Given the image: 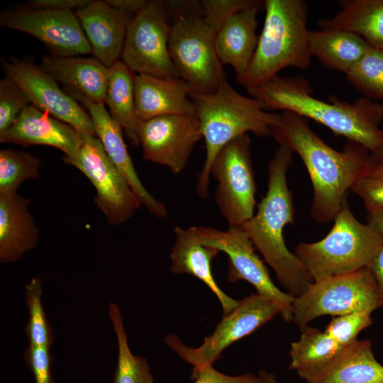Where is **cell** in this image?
<instances>
[{
  "label": "cell",
  "mask_w": 383,
  "mask_h": 383,
  "mask_svg": "<svg viewBox=\"0 0 383 383\" xmlns=\"http://www.w3.org/2000/svg\"><path fill=\"white\" fill-rule=\"evenodd\" d=\"M350 191L362 199L368 214L383 211V148L370 152Z\"/></svg>",
  "instance_id": "obj_33"
},
{
  "label": "cell",
  "mask_w": 383,
  "mask_h": 383,
  "mask_svg": "<svg viewBox=\"0 0 383 383\" xmlns=\"http://www.w3.org/2000/svg\"><path fill=\"white\" fill-rule=\"evenodd\" d=\"M333 221L323 238L299 243L294 252L313 282L367 267L383 243V235L355 217L347 199Z\"/></svg>",
  "instance_id": "obj_6"
},
{
  "label": "cell",
  "mask_w": 383,
  "mask_h": 383,
  "mask_svg": "<svg viewBox=\"0 0 383 383\" xmlns=\"http://www.w3.org/2000/svg\"><path fill=\"white\" fill-rule=\"evenodd\" d=\"M40 67L57 82L79 91L89 101L105 104L109 68L96 57L44 55Z\"/></svg>",
  "instance_id": "obj_22"
},
{
  "label": "cell",
  "mask_w": 383,
  "mask_h": 383,
  "mask_svg": "<svg viewBox=\"0 0 383 383\" xmlns=\"http://www.w3.org/2000/svg\"><path fill=\"white\" fill-rule=\"evenodd\" d=\"M49 348L29 345L25 350V361L33 374L35 383H55L51 372L52 359Z\"/></svg>",
  "instance_id": "obj_38"
},
{
  "label": "cell",
  "mask_w": 383,
  "mask_h": 383,
  "mask_svg": "<svg viewBox=\"0 0 383 383\" xmlns=\"http://www.w3.org/2000/svg\"><path fill=\"white\" fill-rule=\"evenodd\" d=\"M0 25L35 37L53 55L70 57L91 52L80 22L72 11L13 9L1 13Z\"/></svg>",
  "instance_id": "obj_15"
},
{
  "label": "cell",
  "mask_w": 383,
  "mask_h": 383,
  "mask_svg": "<svg viewBox=\"0 0 383 383\" xmlns=\"http://www.w3.org/2000/svg\"><path fill=\"white\" fill-rule=\"evenodd\" d=\"M372 323L370 313L353 312L334 316L324 331L339 345L345 347L357 340L358 334Z\"/></svg>",
  "instance_id": "obj_35"
},
{
  "label": "cell",
  "mask_w": 383,
  "mask_h": 383,
  "mask_svg": "<svg viewBox=\"0 0 383 383\" xmlns=\"http://www.w3.org/2000/svg\"><path fill=\"white\" fill-rule=\"evenodd\" d=\"M203 18L216 33L234 14L245 9L265 6L258 0H202Z\"/></svg>",
  "instance_id": "obj_37"
},
{
  "label": "cell",
  "mask_w": 383,
  "mask_h": 383,
  "mask_svg": "<svg viewBox=\"0 0 383 383\" xmlns=\"http://www.w3.org/2000/svg\"><path fill=\"white\" fill-rule=\"evenodd\" d=\"M26 302L28 309L29 319L25 328L29 345L50 348L54 335L47 320L41 301L42 282L39 277L33 278L25 289Z\"/></svg>",
  "instance_id": "obj_34"
},
{
  "label": "cell",
  "mask_w": 383,
  "mask_h": 383,
  "mask_svg": "<svg viewBox=\"0 0 383 383\" xmlns=\"http://www.w3.org/2000/svg\"><path fill=\"white\" fill-rule=\"evenodd\" d=\"M278 313L279 311L274 303L252 294L239 300L237 307L223 316L199 347H188L174 334L167 335L164 340L181 359L192 365L193 370H199L213 365L226 348L251 334Z\"/></svg>",
  "instance_id": "obj_12"
},
{
  "label": "cell",
  "mask_w": 383,
  "mask_h": 383,
  "mask_svg": "<svg viewBox=\"0 0 383 383\" xmlns=\"http://www.w3.org/2000/svg\"><path fill=\"white\" fill-rule=\"evenodd\" d=\"M134 72L118 60L109 67V80L105 99L111 117L121 126L133 146L140 145V120L135 113Z\"/></svg>",
  "instance_id": "obj_29"
},
{
  "label": "cell",
  "mask_w": 383,
  "mask_h": 383,
  "mask_svg": "<svg viewBox=\"0 0 383 383\" xmlns=\"http://www.w3.org/2000/svg\"><path fill=\"white\" fill-rule=\"evenodd\" d=\"M135 113L140 121L164 115L196 116L189 84L179 77L135 75Z\"/></svg>",
  "instance_id": "obj_20"
},
{
  "label": "cell",
  "mask_w": 383,
  "mask_h": 383,
  "mask_svg": "<svg viewBox=\"0 0 383 383\" xmlns=\"http://www.w3.org/2000/svg\"><path fill=\"white\" fill-rule=\"evenodd\" d=\"M175 240L170 254L174 274H188L205 284L218 298L223 316L230 313L239 304L224 293L217 284L211 269V260L219 252L217 249L203 245L194 226L174 228Z\"/></svg>",
  "instance_id": "obj_21"
},
{
  "label": "cell",
  "mask_w": 383,
  "mask_h": 383,
  "mask_svg": "<svg viewBox=\"0 0 383 383\" xmlns=\"http://www.w3.org/2000/svg\"><path fill=\"white\" fill-rule=\"evenodd\" d=\"M265 6L241 10L231 17L216 33L215 47L223 65H231L236 77L243 74L255 55L259 36L257 14Z\"/></svg>",
  "instance_id": "obj_24"
},
{
  "label": "cell",
  "mask_w": 383,
  "mask_h": 383,
  "mask_svg": "<svg viewBox=\"0 0 383 383\" xmlns=\"http://www.w3.org/2000/svg\"><path fill=\"white\" fill-rule=\"evenodd\" d=\"M92 0H32L28 7L35 9L72 11L89 4Z\"/></svg>",
  "instance_id": "obj_41"
},
{
  "label": "cell",
  "mask_w": 383,
  "mask_h": 383,
  "mask_svg": "<svg viewBox=\"0 0 383 383\" xmlns=\"http://www.w3.org/2000/svg\"><path fill=\"white\" fill-rule=\"evenodd\" d=\"M265 9V22L252 62L243 74L236 77L246 90L263 85L284 68L305 70L311 62L307 2L266 0Z\"/></svg>",
  "instance_id": "obj_5"
},
{
  "label": "cell",
  "mask_w": 383,
  "mask_h": 383,
  "mask_svg": "<svg viewBox=\"0 0 383 383\" xmlns=\"http://www.w3.org/2000/svg\"><path fill=\"white\" fill-rule=\"evenodd\" d=\"M217 181L216 203L229 227H242L254 216L256 184L248 134L221 149L211 167Z\"/></svg>",
  "instance_id": "obj_9"
},
{
  "label": "cell",
  "mask_w": 383,
  "mask_h": 383,
  "mask_svg": "<svg viewBox=\"0 0 383 383\" xmlns=\"http://www.w3.org/2000/svg\"><path fill=\"white\" fill-rule=\"evenodd\" d=\"M77 16L95 57L111 67L121 57L128 25L134 14L105 1H91L77 9Z\"/></svg>",
  "instance_id": "obj_18"
},
{
  "label": "cell",
  "mask_w": 383,
  "mask_h": 383,
  "mask_svg": "<svg viewBox=\"0 0 383 383\" xmlns=\"http://www.w3.org/2000/svg\"><path fill=\"white\" fill-rule=\"evenodd\" d=\"M194 228L203 245L213 247L228 256L229 281L248 282L254 287L257 294L277 306L284 322H292L294 297L274 284L267 267L255 252V247L242 227H228L226 231L211 226Z\"/></svg>",
  "instance_id": "obj_10"
},
{
  "label": "cell",
  "mask_w": 383,
  "mask_h": 383,
  "mask_svg": "<svg viewBox=\"0 0 383 383\" xmlns=\"http://www.w3.org/2000/svg\"><path fill=\"white\" fill-rule=\"evenodd\" d=\"M190 98L206 144V158L196 182L199 197L206 199L211 167L221 149L248 132L259 137L271 135L279 114L270 112L258 100L235 90L226 78L214 92H191Z\"/></svg>",
  "instance_id": "obj_4"
},
{
  "label": "cell",
  "mask_w": 383,
  "mask_h": 383,
  "mask_svg": "<svg viewBox=\"0 0 383 383\" xmlns=\"http://www.w3.org/2000/svg\"><path fill=\"white\" fill-rule=\"evenodd\" d=\"M380 307H383L382 293L366 267L314 281L301 295L294 297L292 322L301 330L321 316L372 313Z\"/></svg>",
  "instance_id": "obj_7"
},
{
  "label": "cell",
  "mask_w": 383,
  "mask_h": 383,
  "mask_svg": "<svg viewBox=\"0 0 383 383\" xmlns=\"http://www.w3.org/2000/svg\"><path fill=\"white\" fill-rule=\"evenodd\" d=\"M165 1H148L134 15L126 32L122 61L133 72L160 77H178L168 43L171 25Z\"/></svg>",
  "instance_id": "obj_11"
},
{
  "label": "cell",
  "mask_w": 383,
  "mask_h": 383,
  "mask_svg": "<svg viewBox=\"0 0 383 383\" xmlns=\"http://www.w3.org/2000/svg\"><path fill=\"white\" fill-rule=\"evenodd\" d=\"M257 377V383H279L275 375L266 370L259 371Z\"/></svg>",
  "instance_id": "obj_45"
},
{
  "label": "cell",
  "mask_w": 383,
  "mask_h": 383,
  "mask_svg": "<svg viewBox=\"0 0 383 383\" xmlns=\"http://www.w3.org/2000/svg\"><path fill=\"white\" fill-rule=\"evenodd\" d=\"M268 110L297 113L321 123L335 135L365 147L370 152L383 148V104L362 96L353 103L328 96L316 98L310 82L303 75L279 74L258 87L247 90Z\"/></svg>",
  "instance_id": "obj_2"
},
{
  "label": "cell",
  "mask_w": 383,
  "mask_h": 383,
  "mask_svg": "<svg viewBox=\"0 0 383 383\" xmlns=\"http://www.w3.org/2000/svg\"><path fill=\"white\" fill-rule=\"evenodd\" d=\"M345 78L365 97L383 101V48L370 47Z\"/></svg>",
  "instance_id": "obj_32"
},
{
  "label": "cell",
  "mask_w": 383,
  "mask_h": 383,
  "mask_svg": "<svg viewBox=\"0 0 383 383\" xmlns=\"http://www.w3.org/2000/svg\"><path fill=\"white\" fill-rule=\"evenodd\" d=\"M300 331L299 338L291 343L289 367L306 382L323 371L344 347L317 328L308 325Z\"/></svg>",
  "instance_id": "obj_28"
},
{
  "label": "cell",
  "mask_w": 383,
  "mask_h": 383,
  "mask_svg": "<svg viewBox=\"0 0 383 383\" xmlns=\"http://www.w3.org/2000/svg\"><path fill=\"white\" fill-rule=\"evenodd\" d=\"M169 18L173 21L183 16H196L203 18L204 13L201 1H165Z\"/></svg>",
  "instance_id": "obj_40"
},
{
  "label": "cell",
  "mask_w": 383,
  "mask_h": 383,
  "mask_svg": "<svg viewBox=\"0 0 383 383\" xmlns=\"http://www.w3.org/2000/svg\"><path fill=\"white\" fill-rule=\"evenodd\" d=\"M367 267L372 272L383 298V243L372 256Z\"/></svg>",
  "instance_id": "obj_42"
},
{
  "label": "cell",
  "mask_w": 383,
  "mask_h": 383,
  "mask_svg": "<svg viewBox=\"0 0 383 383\" xmlns=\"http://www.w3.org/2000/svg\"><path fill=\"white\" fill-rule=\"evenodd\" d=\"M340 10L318 22L321 29H340L362 37L372 48H383V0H341Z\"/></svg>",
  "instance_id": "obj_27"
},
{
  "label": "cell",
  "mask_w": 383,
  "mask_h": 383,
  "mask_svg": "<svg viewBox=\"0 0 383 383\" xmlns=\"http://www.w3.org/2000/svg\"><path fill=\"white\" fill-rule=\"evenodd\" d=\"M30 200L17 193L0 195V262L18 260L38 243L39 229L28 211Z\"/></svg>",
  "instance_id": "obj_23"
},
{
  "label": "cell",
  "mask_w": 383,
  "mask_h": 383,
  "mask_svg": "<svg viewBox=\"0 0 383 383\" xmlns=\"http://www.w3.org/2000/svg\"><path fill=\"white\" fill-rule=\"evenodd\" d=\"M271 135L302 160L313 189L311 214L319 223L333 220L360 175L370 151L348 141L341 151L327 145L310 127L309 119L284 111Z\"/></svg>",
  "instance_id": "obj_1"
},
{
  "label": "cell",
  "mask_w": 383,
  "mask_h": 383,
  "mask_svg": "<svg viewBox=\"0 0 383 383\" xmlns=\"http://www.w3.org/2000/svg\"><path fill=\"white\" fill-rule=\"evenodd\" d=\"M109 315L118 343L117 366L113 383H153L146 359L134 355L130 350L123 317L116 304H110Z\"/></svg>",
  "instance_id": "obj_30"
},
{
  "label": "cell",
  "mask_w": 383,
  "mask_h": 383,
  "mask_svg": "<svg viewBox=\"0 0 383 383\" xmlns=\"http://www.w3.org/2000/svg\"><path fill=\"white\" fill-rule=\"evenodd\" d=\"M29 103L22 89L6 75L0 81V132L9 128Z\"/></svg>",
  "instance_id": "obj_36"
},
{
  "label": "cell",
  "mask_w": 383,
  "mask_h": 383,
  "mask_svg": "<svg viewBox=\"0 0 383 383\" xmlns=\"http://www.w3.org/2000/svg\"><path fill=\"white\" fill-rule=\"evenodd\" d=\"M192 383H257L255 374L245 373L231 376L217 371L213 365L207 366L201 370H193Z\"/></svg>",
  "instance_id": "obj_39"
},
{
  "label": "cell",
  "mask_w": 383,
  "mask_h": 383,
  "mask_svg": "<svg viewBox=\"0 0 383 383\" xmlns=\"http://www.w3.org/2000/svg\"><path fill=\"white\" fill-rule=\"evenodd\" d=\"M368 224L377 232L383 235V211L368 214Z\"/></svg>",
  "instance_id": "obj_44"
},
{
  "label": "cell",
  "mask_w": 383,
  "mask_h": 383,
  "mask_svg": "<svg viewBox=\"0 0 383 383\" xmlns=\"http://www.w3.org/2000/svg\"><path fill=\"white\" fill-rule=\"evenodd\" d=\"M0 142L49 145L62 150L65 157H73L79 152L82 138L72 126L31 104L9 128L0 132Z\"/></svg>",
  "instance_id": "obj_19"
},
{
  "label": "cell",
  "mask_w": 383,
  "mask_h": 383,
  "mask_svg": "<svg viewBox=\"0 0 383 383\" xmlns=\"http://www.w3.org/2000/svg\"><path fill=\"white\" fill-rule=\"evenodd\" d=\"M1 66L6 75L22 89L32 105L70 125L81 135L96 136L89 113L33 60L3 59Z\"/></svg>",
  "instance_id": "obj_14"
},
{
  "label": "cell",
  "mask_w": 383,
  "mask_h": 383,
  "mask_svg": "<svg viewBox=\"0 0 383 383\" xmlns=\"http://www.w3.org/2000/svg\"><path fill=\"white\" fill-rule=\"evenodd\" d=\"M216 34L200 16L179 17L171 25L170 57L192 92L213 93L226 78L216 50Z\"/></svg>",
  "instance_id": "obj_8"
},
{
  "label": "cell",
  "mask_w": 383,
  "mask_h": 383,
  "mask_svg": "<svg viewBox=\"0 0 383 383\" xmlns=\"http://www.w3.org/2000/svg\"><path fill=\"white\" fill-rule=\"evenodd\" d=\"M81 135L82 143L77 154L65 156L63 161L90 180L96 191L94 201L106 220L113 225L122 224L134 215L140 204L99 139L94 135Z\"/></svg>",
  "instance_id": "obj_13"
},
{
  "label": "cell",
  "mask_w": 383,
  "mask_h": 383,
  "mask_svg": "<svg viewBox=\"0 0 383 383\" xmlns=\"http://www.w3.org/2000/svg\"><path fill=\"white\" fill-rule=\"evenodd\" d=\"M62 89L87 109L92 119L96 137L140 205L156 217L165 218L167 214L165 206L156 199L141 182L123 140V128L106 110L104 104L91 102L82 93L72 88L63 86Z\"/></svg>",
  "instance_id": "obj_17"
},
{
  "label": "cell",
  "mask_w": 383,
  "mask_h": 383,
  "mask_svg": "<svg viewBox=\"0 0 383 383\" xmlns=\"http://www.w3.org/2000/svg\"><path fill=\"white\" fill-rule=\"evenodd\" d=\"M306 383H383V365L369 340H357Z\"/></svg>",
  "instance_id": "obj_25"
},
{
  "label": "cell",
  "mask_w": 383,
  "mask_h": 383,
  "mask_svg": "<svg viewBox=\"0 0 383 383\" xmlns=\"http://www.w3.org/2000/svg\"><path fill=\"white\" fill-rule=\"evenodd\" d=\"M201 138L199 121L192 115L156 116L141 121L138 128L144 158L167 167L175 174L185 168Z\"/></svg>",
  "instance_id": "obj_16"
},
{
  "label": "cell",
  "mask_w": 383,
  "mask_h": 383,
  "mask_svg": "<svg viewBox=\"0 0 383 383\" xmlns=\"http://www.w3.org/2000/svg\"><path fill=\"white\" fill-rule=\"evenodd\" d=\"M294 151L279 144L268 165L265 196L253 217L242 226L255 250L274 270L287 292L297 297L313 282L310 274L294 253L287 248L284 227L294 222L295 209L287 182V172L293 161Z\"/></svg>",
  "instance_id": "obj_3"
},
{
  "label": "cell",
  "mask_w": 383,
  "mask_h": 383,
  "mask_svg": "<svg viewBox=\"0 0 383 383\" xmlns=\"http://www.w3.org/2000/svg\"><path fill=\"white\" fill-rule=\"evenodd\" d=\"M312 57L327 69L346 74L371 47L358 35L340 29H318L309 32Z\"/></svg>",
  "instance_id": "obj_26"
},
{
  "label": "cell",
  "mask_w": 383,
  "mask_h": 383,
  "mask_svg": "<svg viewBox=\"0 0 383 383\" xmlns=\"http://www.w3.org/2000/svg\"><path fill=\"white\" fill-rule=\"evenodd\" d=\"M109 5L126 11L133 14H136L147 4L145 0H106Z\"/></svg>",
  "instance_id": "obj_43"
},
{
  "label": "cell",
  "mask_w": 383,
  "mask_h": 383,
  "mask_svg": "<svg viewBox=\"0 0 383 383\" xmlns=\"http://www.w3.org/2000/svg\"><path fill=\"white\" fill-rule=\"evenodd\" d=\"M41 161L30 153L12 149L0 150V195L16 193L24 181L39 176Z\"/></svg>",
  "instance_id": "obj_31"
}]
</instances>
